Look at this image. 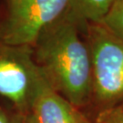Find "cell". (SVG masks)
<instances>
[{"label": "cell", "instance_id": "cell-1", "mask_svg": "<svg viewBox=\"0 0 123 123\" xmlns=\"http://www.w3.org/2000/svg\"><path fill=\"white\" fill-rule=\"evenodd\" d=\"M88 22L69 6L32 46L36 64L50 87L80 110L89 105L92 98Z\"/></svg>", "mask_w": 123, "mask_h": 123}, {"label": "cell", "instance_id": "cell-2", "mask_svg": "<svg viewBox=\"0 0 123 123\" xmlns=\"http://www.w3.org/2000/svg\"><path fill=\"white\" fill-rule=\"evenodd\" d=\"M86 37L92 64L90 104L98 112L123 102V40L91 22L87 24Z\"/></svg>", "mask_w": 123, "mask_h": 123}, {"label": "cell", "instance_id": "cell-3", "mask_svg": "<svg viewBox=\"0 0 123 123\" xmlns=\"http://www.w3.org/2000/svg\"><path fill=\"white\" fill-rule=\"evenodd\" d=\"M71 0H3L0 40L13 46H33L39 34L69 7Z\"/></svg>", "mask_w": 123, "mask_h": 123}, {"label": "cell", "instance_id": "cell-4", "mask_svg": "<svg viewBox=\"0 0 123 123\" xmlns=\"http://www.w3.org/2000/svg\"><path fill=\"white\" fill-rule=\"evenodd\" d=\"M31 46H13L0 40V96L19 114L30 113L37 89L44 80Z\"/></svg>", "mask_w": 123, "mask_h": 123}, {"label": "cell", "instance_id": "cell-5", "mask_svg": "<svg viewBox=\"0 0 123 123\" xmlns=\"http://www.w3.org/2000/svg\"><path fill=\"white\" fill-rule=\"evenodd\" d=\"M30 113L37 123H93L82 110L55 91L46 79L36 91Z\"/></svg>", "mask_w": 123, "mask_h": 123}, {"label": "cell", "instance_id": "cell-6", "mask_svg": "<svg viewBox=\"0 0 123 123\" xmlns=\"http://www.w3.org/2000/svg\"><path fill=\"white\" fill-rule=\"evenodd\" d=\"M114 0H71L70 6L76 12L91 23H99L105 18Z\"/></svg>", "mask_w": 123, "mask_h": 123}, {"label": "cell", "instance_id": "cell-7", "mask_svg": "<svg viewBox=\"0 0 123 123\" xmlns=\"http://www.w3.org/2000/svg\"><path fill=\"white\" fill-rule=\"evenodd\" d=\"M98 24L123 40V0H114L105 18Z\"/></svg>", "mask_w": 123, "mask_h": 123}, {"label": "cell", "instance_id": "cell-8", "mask_svg": "<svg viewBox=\"0 0 123 123\" xmlns=\"http://www.w3.org/2000/svg\"><path fill=\"white\" fill-rule=\"evenodd\" d=\"M93 123H123V107L117 105L98 111Z\"/></svg>", "mask_w": 123, "mask_h": 123}, {"label": "cell", "instance_id": "cell-9", "mask_svg": "<svg viewBox=\"0 0 123 123\" xmlns=\"http://www.w3.org/2000/svg\"><path fill=\"white\" fill-rule=\"evenodd\" d=\"M23 117L11 107L0 105V123H22Z\"/></svg>", "mask_w": 123, "mask_h": 123}, {"label": "cell", "instance_id": "cell-10", "mask_svg": "<svg viewBox=\"0 0 123 123\" xmlns=\"http://www.w3.org/2000/svg\"><path fill=\"white\" fill-rule=\"evenodd\" d=\"M22 123H37V122L36 121V119L33 117V115L31 114V113H28V114L25 115L23 117Z\"/></svg>", "mask_w": 123, "mask_h": 123}, {"label": "cell", "instance_id": "cell-11", "mask_svg": "<svg viewBox=\"0 0 123 123\" xmlns=\"http://www.w3.org/2000/svg\"><path fill=\"white\" fill-rule=\"evenodd\" d=\"M119 105H121V106H122V107H123V102H122V103H120V104H119Z\"/></svg>", "mask_w": 123, "mask_h": 123}]
</instances>
